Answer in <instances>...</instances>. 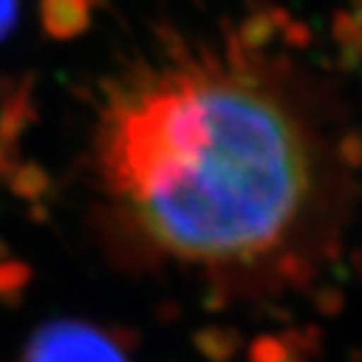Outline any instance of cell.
Segmentation results:
<instances>
[{
  "instance_id": "6da1fadb",
  "label": "cell",
  "mask_w": 362,
  "mask_h": 362,
  "mask_svg": "<svg viewBox=\"0 0 362 362\" xmlns=\"http://www.w3.org/2000/svg\"><path fill=\"white\" fill-rule=\"evenodd\" d=\"M96 171L126 237L209 272L310 255L345 204L322 98L249 53L181 58L126 86L103 113Z\"/></svg>"
},
{
  "instance_id": "3957f363",
  "label": "cell",
  "mask_w": 362,
  "mask_h": 362,
  "mask_svg": "<svg viewBox=\"0 0 362 362\" xmlns=\"http://www.w3.org/2000/svg\"><path fill=\"white\" fill-rule=\"evenodd\" d=\"M13 18H16V0H0V35L11 28Z\"/></svg>"
},
{
  "instance_id": "7a4b0ae2",
  "label": "cell",
  "mask_w": 362,
  "mask_h": 362,
  "mask_svg": "<svg viewBox=\"0 0 362 362\" xmlns=\"http://www.w3.org/2000/svg\"><path fill=\"white\" fill-rule=\"evenodd\" d=\"M28 362H124L119 350L96 329L83 325H53L43 329L28 352Z\"/></svg>"
}]
</instances>
